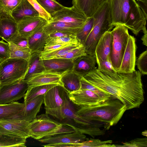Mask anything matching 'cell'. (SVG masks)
<instances>
[{
  "mask_svg": "<svg viewBox=\"0 0 147 147\" xmlns=\"http://www.w3.org/2000/svg\"><path fill=\"white\" fill-rule=\"evenodd\" d=\"M142 74L118 73L108 75L96 68L83 77L90 83L120 100L127 110L139 108L144 100Z\"/></svg>",
  "mask_w": 147,
  "mask_h": 147,
  "instance_id": "1",
  "label": "cell"
},
{
  "mask_svg": "<svg viewBox=\"0 0 147 147\" xmlns=\"http://www.w3.org/2000/svg\"><path fill=\"white\" fill-rule=\"evenodd\" d=\"M79 107L76 112L80 117L107 129L116 124L127 110L120 100L112 95L98 103Z\"/></svg>",
  "mask_w": 147,
  "mask_h": 147,
  "instance_id": "2",
  "label": "cell"
},
{
  "mask_svg": "<svg viewBox=\"0 0 147 147\" xmlns=\"http://www.w3.org/2000/svg\"><path fill=\"white\" fill-rule=\"evenodd\" d=\"M92 16L93 26L83 46L87 54L95 55V48L99 40L106 32L111 31L113 27L111 24L109 0L101 4Z\"/></svg>",
  "mask_w": 147,
  "mask_h": 147,
  "instance_id": "3",
  "label": "cell"
},
{
  "mask_svg": "<svg viewBox=\"0 0 147 147\" xmlns=\"http://www.w3.org/2000/svg\"><path fill=\"white\" fill-rule=\"evenodd\" d=\"M28 61L9 58L0 63V85L23 79L28 66Z\"/></svg>",
  "mask_w": 147,
  "mask_h": 147,
  "instance_id": "4",
  "label": "cell"
},
{
  "mask_svg": "<svg viewBox=\"0 0 147 147\" xmlns=\"http://www.w3.org/2000/svg\"><path fill=\"white\" fill-rule=\"evenodd\" d=\"M111 31L113 36V41L110 55V61L113 68L117 72L130 35L128 29L123 25L115 26Z\"/></svg>",
  "mask_w": 147,
  "mask_h": 147,
  "instance_id": "5",
  "label": "cell"
},
{
  "mask_svg": "<svg viewBox=\"0 0 147 147\" xmlns=\"http://www.w3.org/2000/svg\"><path fill=\"white\" fill-rule=\"evenodd\" d=\"M68 93L65 88L60 85L50 89L44 96L45 113L62 121V110Z\"/></svg>",
  "mask_w": 147,
  "mask_h": 147,
  "instance_id": "6",
  "label": "cell"
},
{
  "mask_svg": "<svg viewBox=\"0 0 147 147\" xmlns=\"http://www.w3.org/2000/svg\"><path fill=\"white\" fill-rule=\"evenodd\" d=\"M28 88L27 82L23 79L0 85V104L16 102L24 97Z\"/></svg>",
  "mask_w": 147,
  "mask_h": 147,
  "instance_id": "7",
  "label": "cell"
},
{
  "mask_svg": "<svg viewBox=\"0 0 147 147\" xmlns=\"http://www.w3.org/2000/svg\"><path fill=\"white\" fill-rule=\"evenodd\" d=\"M62 124L51 119L46 113L37 115L36 118L30 123V137L38 140L42 136L56 129Z\"/></svg>",
  "mask_w": 147,
  "mask_h": 147,
  "instance_id": "8",
  "label": "cell"
},
{
  "mask_svg": "<svg viewBox=\"0 0 147 147\" xmlns=\"http://www.w3.org/2000/svg\"><path fill=\"white\" fill-rule=\"evenodd\" d=\"M111 25H123L130 10L137 3L135 0H109Z\"/></svg>",
  "mask_w": 147,
  "mask_h": 147,
  "instance_id": "9",
  "label": "cell"
},
{
  "mask_svg": "<svg viewBox=\"0 0 147 147\" xmlns=\"http://www.w3.org/2000/svg\"><path fill=\"white\" fill-rule=\"evenodd\" d=\"M51 19L49 22L59 21L67 22L81 28L87 18L83 13L73 6L65 7L64 9L55 13L51 16Z\"/></svg>",
  "mask_w": 147,
  "mask_h": 147,
  "instance_id": "10",
  "label": "cell"
},
{
  "mask_svg": "<svg viewBox=\"0 0 147 147\" xmlns=\"http://www.w3.org/2000/svg\"><path fill=\"white\" fill-rule=\"evenodd\" d=\"M147 14L137 2L131 9L123 25L137 35L146 25Z\"/></svg>",
  "mask_w": 147,
  "mask_h": 147,
  "instance_id": "11",
  "label": "cell"
},
{
  "mask_svg": "<svg viewBox=\"0 0 147 147\" xmlns=\"http://www.w3.org/2000/svg\"><path fill=\"white\" fill-rule=\"evenodd\" d=\"M76 111L68 95L62 110V120L65 121L63 123L69 124L80 128L99 127L94 123L88 121L80 117L77 114Z\"/></svg>",
  "mask_w": 147,
  "mask_h": 147,
  "instance_id": "12",
  "label": "cell"
},
{
  "mask_svg": "<svg viewBox=\"0 0 147 147\" xmlns=\"http://www.w3.org/2000/svg\"><path fill=\"white\" fill-rule=\"evenodd\" d=\"M136 49L135 38L134 36L130 35L118 73L129 74L136 71Z\"/></svg>",
  "mask_w": 147,
  "mask_h": 147,
  "instance_id": "13",
  "label": "cell"
},
{
  "mask_svg": "<svg viewBox=\"0 0 147 147\" xmlns=\"http://www.w3.org/2000/svg\"><path fill=\"white\" fill-rule=\"evenodd\" d=\"M68 95L72 103L78 106H90L107 100L87 90H80L68 92Z\"/></svg>",
  "mask_w": 147,
  "mask_h": 147,
  "instance_id": "14",
  "label": "cell"
},
{
  "mask_svg": "<svg viewBox=\"0 0 147 147\" xmlns=\"http://www.w3.org/2000/svg\"><path fill=\"white\" fill-rule=\"evenodd\" d=\"M47 22L46 20L40 16L24 17L17 23L18 32L28 38Z\"/></svg>",
  "mask_w": 147,
  "mask_h": 147,
  "instance_id": "15",
  "label": "cell"
},
{
  "mask_svg": "<svg viewBox=\"0 0 147 147\" xmlns=\"http://www.w3.org/2000/svg\"><path fill=\"white\" fill-rule=\"evenodd\" d=\"M30 122L24 119L0 121V131L7 132L26 138L30 137Z\"/></svg>",
  "mask_w": 147,
  "mask_h": 147,
  "instance_id": "16",
  "label": "cell"
},
{
  "mask_svg": "<svg viewBox=\"0 0 147 147\" xmlns=\"http://www.w3.org/2000/svg\"><path fill=\"white\" fill-rule=\"evenodd\" d=\"M24 104L14 102L0 104V121L24 119Z\"/></svg>",
  "mask_w": 147,
  "mask_h": 147,
  "instance_id": "17",
  "label": "cell"
},
{
  "mask_svg": "<svg viewBox=\"0 0 147 147\" xmlns=\"http://www.w3.org/2000/svg\"><path fill=\"white\" fill-rule=\"evenodd\" d=\"M87 138L84 134L75 131L71 133L61 134L43 138L38 140L42 143L49 144H66L80 143L85 141Z\"/></svg>",
  "mask_w": 147,
  "mask_h": 147,
  "instance_id": "18",
  "label": "cell"
},
{
  "mask_svg": "<svg viewBox=\"0 0 147 147\" xmlns=\"http://www.w3.org/2000/svg\"><path fill=\"white\" fill-rule=\"evenodd\" d=\"M42 60L45 71L63 75L72 70L74 65L72 59L57 58Z\"/></svg>",
  "mask_w": 147,
  "mask_h": 147,
  "instance_id": "19",
  "label": "cell"
},
{
  "mask_svg": "<svg viewBox=\"0 0 147 147\" xmlns=\"http://www.w3.org/2000/svg\"><path fill=\"white\" fill-rule=\"evenodd\" d=\"M113 41V36L111 31L106 32L99 40L95 51L97 64L106 60L110 61Z\"/></svg>",
  "mask_w": 147,
  "mask_h": 147,
  "instance_id": "20",
  "label": "cell"
},
{
  "mask_svg": "<svg viewBox=\"0 0 147 147\" xmlns=\"http://www.w3.org/2000/svg\"><path fill=\"white\" fill-rule=\"evenodd\" d=\"M72 71L80 77H84L97 68L96 56L87 54L73 60Z\"/></svg>",
  "mask_w": 147,
  "mask_h": 147,
  "instance_id": "21",
  "label": "cell"
},
{
  "mask_svg": "<svg viewBox=\"0 0 147 147\" xmlns=\"http://www.w3.org/2000/svg\"><path fill=\"white\" fill-rule=\"evenodd\" d=\"M17 33V23L11 14L0 12V37L8 42Z\"/></svg>",
  "mask_w": 147,
  "mask_h": 147,
  "instance_id": "22",
  "label": "cell"
},
{
  "mask_svg": "<svg viewBox=\"0 0 147 147\" xmlns=\"http://www.w3.org/2000/svg\"><path fill=\"white\" fill-rule=\"evenodd\" d=\"M62 75L44 71L33 75L27 82L28 87L55 84L63 87L61 80Z\"/></svg>",
  "mask_w": 147,
  "mask_h": 147,
  "instance_id": "23",
  "label": "cell"
},
{
  "mask_svg": "<svg viewBox=\"0 0 147 147\" xmlns=\"http://www.w3.org/2000/svg\"><path fill=\"white\" fill-rule=\"evenodd\" d=\"M44 96L40 95L24 102V119L30 123L36 118L43 103Z\"/></svg>",
  "mask_w": 147,
  "mask_h": 147,
  "instance_id": "24",
  "label": "cell"
},
{
  "mask_svg": "<svg viewBox=\"0 0 147 147\" xmlns=\"http://www.w3.org/2000/svg\"><path fill=\"white\" fill-rule=\"evenodd\" d=\"M107 0H72L73 6L87 18L92 16L100 6Z\"/></svg>",
  "mask_w": 147,
  "mask_h": 147,
  "instance_id": "25",
  "label": "cell"
},
{
  "mask_svg": "<svg viewBox=\"0 0 147 147\" xmlns=\"http://www.w3.org/2000/svg\"><path fill=\"white\" fill-rule=\"evenodd\" d=\"M43 27L40 28L28 38L29 48L32 53H40L45 46L49 35L43 31Z\"/></svg>",
  "mask_w": 147,
  "mask_h": 147,
  "instance_id": "26",
  "label": "cell"
},
{
  "mask_svg": "<svg viewBox=\"0 0 147 147\" xmlns=\"http://www.w3.org/2000/svg\"><path fill=\"white\" fill-rule=\"evenodd\" d=\"M10 14L17 23L24 17L39 16L38 13L27 0H22Z\"/></svg>",
  "mask_w": 147,
  "mask_h": 147,
  "instance_id": "27",
  "label": "cell"
},
{
  "mask_svg": "<svg viewBox=\"0 0 147 147\" xmlns=\"http://www.w3.org/2000/svg\"><path fill=\"white\" fill-rule=\"evenodd\" d=\"M40 53H31L28 61V66L27 72L23 80L27 82L34 74L40 73L45 70L43 60L40 57Z\"/></svg>",
  "mask_w": 147,
  "mask_h": 147,
  "instance_id": "28",
  "label": "cell"
},
{
  "mask_svg": "<svg viewBox=\"0 0 147 147\" xmlns=\"http://www.w3.org/2000/svg\"><path fill=\"white\" fill-rule=\"evenodd\" d=\"M81 28L69 23L53 21L48 22L43 27V30L49 35L59 32H68L76 34Z\"/></svg>",
  "mask_w": 147,
  "mask_h": 147,
  "instance_id": "29",
  "label": "cell"
},
{
  "mask_svg": "<svg viewBox=\"0 0 147 147\" xmlns=\"http://www.w3.org/2000/svg\"><path fill=\"white\" fill-rule=\"evenodd\" d=\"M26 139L15 134L0 131V147H25Z\"/></svg>",
  "mask_w": 147,
  "mask_h": 147,
  "instance_id": "30",
  "label": "cell"
},
{
  "mask_svg": "<svg viewBox=\"0 0 147 147\" xmlns=\"http://www.w3.org/2000/svg\"><path fill=\"white\" fill-rule=\"evenodd\" d=\"M81 77L72 70L63 74L61 80L63 87L69 93L80 90Z\"/></svg>",
  "mask_w": 147,
  "mask_h": 147,
  "instance_id": "31",
  "label": "cell"
},
{
  "mask_svg": "<svg viewBox=\"0 0 147 147\" xmlns=\"http://www.w3.org/2000/svg\"><path fill=\"white\" fill-rule=\"evenodd\" d=\"M113 141L108 140L102 141L98 139L87 138L84 142L73 144H58L57 147H115V145L112 144Z\"/></svg>",
  "mask_w": 147,
  "mask_h": 147,
  "instance_id": "32",
  "label": "cell"
},
{
  "mask_svg": "<svg viewBox=\"0 0 147 147\" xmlns=\"http://www.w3.org/2000/svg\"><path fill=\"white\" fill-rule=\"evenodd\" d=\"M57 85H58L52 84L39 85L33 87H28L24 97V102L28 101L37 96L44 95L50 89Z\"/></svg>",
  "mask_w": 147,
  "mask_h": 147,
  "instance_id": "33",
  "label": "cell"
},
{
  "mask_svg": "<svg viewBox=\"0 0 147 147\" xmlns=\"http://www.w3.org/2000/svg\"><path fill=\"white\" fill-rule=\"evenodd\" d=\"M7 42L9 45L10 58L23 59L28 61L32 53L29 48L20 47L10 41Z\"/></svg>",
  "mask_w": 147,
  "mask_h": 147,
  "instance_id": "34",
  "label": "cell"
},
{
  "mask_svg": "<svg viewBox=\"0 0 147 147\" xmlns=\"http://www.w3.org/2000/svg\"><path fill=\"white\" fill-rule=\"evenodd\" d=\"M94 23V18L92 16L87 18L82 27L76 34V36L80 43L84 45L91 31Z\"/></svg>",
  "mask_w": 147,
  "mask_h": 147,
  "instance_id": "35",
  "label": "cell"
},
{
  "mask_svg": "<svg viewBox=\"0 0 147 147\" xmlns=\"http://www.w3.org/2000/svg\"><path fill=\"white\" fill-rule=\"evenodd\" d=\"M82 45H83L74 44L49 52L40 53V57L42 60L60 58L61 56L66 55L71 50Z\"/></svg>",
  "mask_w": 147,
  "mask_h": 147,
  "instance_id": "36",
  "label": "cell"
},
{
  "mask_svg": "<svg viewBox=\"0 0 147 147\" xmlns=\"http://www.w3.org/2000/svg\"><path fill=\"white\" fill-rule=\"evenodd\" d=\"M45 10L51 17L55 13L65 7L56 0H36Z\"/></svg>",
  "mask_w": 147,
  "mask_h": 147,
  "instance_id": "37",
  "label": "cell"
},
{
  "mask_svg": "<svg viewBox=\"0 0 147 147\" xmlns=\"http://www.w3.org/2000/svg\"><path fill=\"white\" fill-rule=\"evenodd\" d=\"M80 82V90H90L105 100L108 99L111 96L109 93L92 85L83 77H81Z\"/></svg>",
  "mask_w": 147,
  "mask_h": 147,
  "instance_id": "38",
  "label": "cell"
},
{
  "mask_svg": "<svg viewBox=\"0 0 147 147\" xmlns=\"http://www.w3.org/2000/svg\"><path fill=\"white\" fill-rule=\"evenodd\" d=\"M64 43L82 45L80 43L76 36H74L57 38H50L49 37L47 40L45 46Z\"/></svg>",
  "mask_w": 147,
  "mask_h": 147,
  "instance_id": "39",
  "label": "cell"
},
{
  "mask_svg": "<svg viewBox=\"0 0 147 147\" xmlns=\"http://www.w3.org/2000/svg\"><path fill=\"white\" fill-rule=\"evenodd\" d=\"M64 123L71 127L75 130V131H78L83 134L89 135L92 137L97 136L103 135L105 134V132L100 129L99 127H91L80 128L69 124Z\"/></svg>",
  "mask_w": 147,
  "mask_h": 147,
  "instance_id": "40",
  "label": "cell"
},
{
  "mask_svg": "<svg viewBox=\"0 0 147 147\" xmlns=\"http://www.w3.org/2000/svg\"><path fill=\"white\" fill-rule=\"evenodd\" d=\"M22 0H0V12L10 14Z\"/></svg>",
  "mask_w": 147,
  "mask_h": 147,
  "instance_id": "41",
  "label": "cell"
},
{
  "mask_svg": "<svg viewBox=\"0 0 147 147\" xmlns=\"http://www.w3.org/2000/svg\"><path fill=\"white\" fill-rule=\"evenodd\" d=\"M74 131L75 130L71 127L62 123V124L56 129L43 135L42 138L61 134L71 133Z\"/></svg>",
  "mask_w": 147,
  "mask_h": 147,
  "instance_id": "42",
  "label": "cell"
},
{
  "mask_svg": "<svg viewBox=\"0 0 147 147\" xmlns=\"http://www.w3.org/2000/svg\"><path fill=\"white\" fill-rule=\"evenodd\" d=\"M147 50L142 53L136 59V65L141 74H147Z\"/></svg>",
  "mask_w": 147,
  "mask_h": 147,
  "instance_id": "43",
  "label": "cell"
},
{
  "mask_svg": "<svg viewBox=\"0 0 147 147\" xmlns=\"http://www.w3.org/2000/svg\"><path fill=\"white\" fill-rule=\"evenodd\" d=\"M87 54L83 45L74 49L60 58H64L73 60Z\"/></svg>",
  "mask_w": 147,
  "mask_h": 147,
  "instance_id": "44",
  "label": "cell"
},
{
  "mask_svg": "<svg viewBox=\"0 0 147 147\" xmlns=\"http://www.w3.org/2000/svg\"><path fill=\"white\" fill-rule=\"evenodd\" d=\"M122 145H115L117 147H147V138H136L128 142L122 143Z\"/></svg>",
  "mask_w": 147,
  "mask_h": 147,
  "instance_id": "45",
  "label": "cell"
},
{
  "mask_svg": "<svg viewBox=\"0 0 147 147\" xmlns=\"http://www.w3.org/2000/svg\"><path fill=\"white\" fill-rule=\"evenodd\" d=\"M97 65V69L98 70L108 75L114 76L117 73L114 69L111 61L109 60L101 62Z\"/></svg>",
  "mask_w": 147,
  "mask_h": 147,
  "instance_id": "46",
  "label": "cell"
},
{
  "mask_svg": "<svg viewBox=\"0 0 147 147\" xmlns=\"http://www.w3.org/2000/svg\"><path fill=\"white\" fill-rule=\"evenodd\" d=\"M35 9L39 13V16L46 20L48 22L51 19V16L45 10L36 0H27Z\"/></svg>",
  "mask_w": 147,
  "mask_h": 147,
  "instance_id": "47",
  "label": "cell"
},
{
  "mask_svg": "<svg viewBox=\"0 0 147 147\" xmlns=\"http://www.w3.org/2000/svg\"><path fill=\"white\" fill-rule=\"evenodd\" d=\"M10 57V49L8 43L3 40H0V63Z\"/></svg>",
  "mask_w": 147,
  "mask_h": 147,
  "instance_id": "48",
  "label": "cell"
},
{
  "mask_svg": "<svg viewBox=\"0 0 147 147\" xmlns=\"http://www.w3.org/2000/svg\"><path fill=\"white\" fill-rule=\"evenodd\" d=\"M9 41L15 44L20 47L29 48L28 38L22 36L18 32L11 38L8 42Z\"/></svg>",
  "mask_w": 147,
  "mask_h": 147,
  "instance_id": "49",
  "label": "cell"
},
{
  "mask_svg": "<svg viewBox=\"0 0 147 147\" xmlns=\"http://www.w3.org/2000/svg\"><path fill=\"white\" fill-rule=\"evenodd\" d=\"M74 44L64 43L49 46H45L43 51L40 53H46L54 51L59 49L69 46Z\"/></svg>",
  "mask_w": 147,
  "mask_h": 147,
  "instance_id": "50",
  "label": "cell"
},
{
  "mask_svg": "<svg viewBox=\"0 0 147 147\" xmlns=\"http://www.w3.org/2000/svg\"><path fill=\"white\" fill-rule=\"evenodd\" d=\"M74 36H76V33L68 32H59L50 34L49 37L50 38H57Z\"/></svg>",
  "mask_w": 147,
  "mask_h": 147,
  "instance_id": "51",
  "label": "cell"
},
{
  "mask_svg": "<svg viewBox=\"0 0 147 147\" xmlns=\"http://www.w3.org/2000/svg\"><path fill=\"white\" fill-rule=\"evenodd\" d=\"M144 33V35L142 37L141 40L142 41L143 44L147 46V31L146 29V26H144L142 30Z\"/></svg>",
  "mask_w": 147,
  "mask_h": 147,
  "instance_id": "52",
  "label": "cell"
},
{
  "mask_svg": "<svg viewBox=\"0 0 147 147\" xmlns=\"http://www.w3.org/2000/svg\"><path fill=\"white\" fill-rule=\"evenodd\" d=\"M137 1L142 3L146 7H147V0H136Z\"/></svg>",
  "mask_w": 147,
  "mask_h": 147,
  "instance_id": "53",
  "label": "cell"
},
{
  "mask_svg": "<svg viewBox=\"0 0 147 147\" xmlns=\"http://www.w3.org/2000/svg\"><path fill=\"white\" fill-rule=\"evenodd\" d=\"M142 134L144 136H145L146 137L147 136V131L145 130L144 131L142 132Z\"/></svg>",
  "mask_w": 147,
  "mask_h": 147,
  "instance_id": "54",
  "label": "cell"
},
{
  "mask_svg": "<svg viewBox=\"0 0 147 147\" xmlns=\"http://www.w3.org/2000/svg\"></svg>",
  "mask_w": 147,
  "mask_h": 147,
  "instance_id": "55",
  "label": "cell"
}]
</instances>
